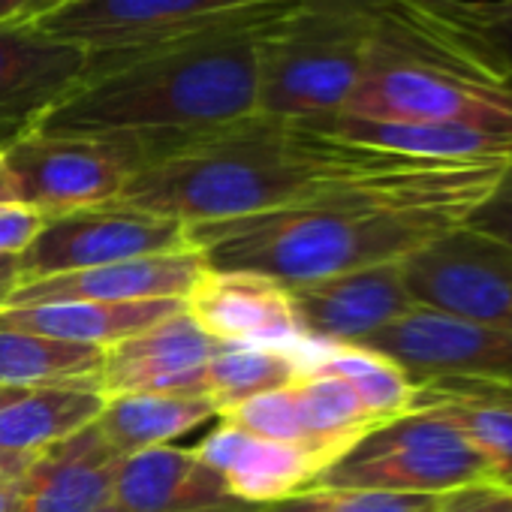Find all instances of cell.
Returning a JSON list of instances; mask_svg holds the SVG:
<instances>
[{
	"instance_id": "8fae6325",
	"label": "cell",
	"mask_w": 512,
	"mask_h": 512,
	"mask_svg": "<svg viewBox=\"0 0 512 512\" xmlns=\"http://www.w3.org/2000/svg\"><path fill=\"white\" fill-rule=\"evenodd\" d=\"M359 347L395 362L410 383L434 377H476L512 386V332L413 308Z\"/></svg>"
},
{
	"instance_id": "d4e9b609",
	"label": "cell",
	"mask_w": 512,
	"mask_h": 512,
	"mask_svg": "<svg viewBox=\"0 0 512 512\" xmlns=\"http://www.w3.org/2000/svg\"><path fill=\"white\" fill-rule=\"evenodd\" d=\"M100 362L103 350L97 347L0 329V386L43 389L67 383H94Z\"/></svg>"
},
{
	"instance_id": "3957f363",
	"label": "cell",
	"mask_w": 512,
	"mask_h": 512,
	"mask_svg": "<svg viewBox=\"0 0 512 512\" xmlns=\"http://www.w3.org/2000/svg\"><path fill=\"white\" fill-rule=\"evenodd\" d=\"M395 157L302 121L253 115L163 154L115 202L187 226L232 220L326 202Z\"/></svg>"
},
{
	"instance_id": "5bb4252c",
	"label": "cell",
	"mask_w": 512,
	"mask_h": 512,
	"mask_svg": "<svg viewBox=\"0 0 512 512\" xmlns=\"http://www.w3.org/2000/svg\"><path fill=\"white\" fill-rule=\"evenodd\" d=\"M184 314L217 344L302 350L290 293L284 284L250 275L205 269L184 296Z\"/></svg>"
},
{
	"instance_id": "836d02e7",
	"label": "cell",
	"mask_w": 512,
	"mask_h": 512,
	"mask_svg": "<svg viewBox=\"0 0 512 512\" xmlns=\"http://www.w3.org/2000/svg\"><path fill=\"white\" fill-rule=\"evenodd\" d=\"M43 452H7L0 449V485H10L19 482L37 461Z\"/></svg>"
},
{
	"instance_id": "277c9868",
	"label": "cell",
	"mask_w": 512,
	"mask_h": 512,
	"mask_svg": "<svg viewBox=\"0 0 512 512\" xmlns=\"http://www.w3.org/2000/svg\"><path fill=\"white\" fill-rule=\"evenodd\" d=\"M341 115L512 139V67L464 0H380L362 79Z\"/></svg>"
},
{
	"instance_id": "7c38bea8",
	"label": "cell",
	"mask_w": 512,
	"mask_h": 512,
	"mask_svg": "<svg viewBox=\"0 0 512 512\" xmlns=\"http://www.w3.org/2000/svg\"><path fill=\"white\" fill-rule=\"evenodd\" d=\"M299 335L320 347H359L416 308L401 263L287 287Z\"/></svg>"
},
{
	"instance_id": "4316f807",
	"label": "cell",
	"mask_w": 512,
	"mask_h": 512,
	"mask_svg": "<svg viewBox=\"0 0 512 512\" xmlns=\"http://www.w3.org/2000/svg\"><path fill=\"white\" fill-rule=\"evenodd\" d=\"M440 503L443 497L311 485L284 500L263 503L256 512H440Z\"/></svg>"
},
{
	"instance_id": "484cf974",
	"label": "cell",
	"mask_w": 512,
	"mask_h": 512,
	"mask_svg": "<svg viewBox=\"0 0 512 512\" xmlns=\"http://www.w3.org/2000/svg\"><path fill=\"white\" fill-rule=\"evenodd\" d=\"M302 350L223 344L205 368V398L214 401L217 419L250 398L287 389L302 374Z\"/></svg>"
},
{
	"instance_id": "f1b7e54d",
	"label": "cell",
	"mask_w": 512,
	"mask_h": 512,
	"mask_svg": "<svg viewBox=\"0 0 512 512\" xmlns=\"http://www.w3.org/2000/svg\"><path fill=\"white\" fill-rule=\"evenodd\" d=\"M464 226L470 232L485 235L512 250V160H509L506 172L500 175L497 187L485 196V202L470 214V220Z\"/></svg>"
},
{
	"instance_id": "8992f818",
	"label": "cell",
	"mask_w": 512,
	"mask_h": 512,
	"mask_svg": "<svg viewBox=\"0 0 512 512\" xmlns=\"http://www.w3.org/2000/svg\"><path fill=\"white\" fill-rule=\"evenodd\" d=\"M314 485L446 497L461 488L494 485V479L482 455L446 416L407 410L359 437L320 470Z\"/></svg>"
},
{
	"instance_id": "9c48e42d",
	"label": "cell",
	"mask_w": 512,
	"mask_h": 512,
	"mask_svg": "<svg viewBox=\"0 0 512 512\" xmlns=\"http://www.w3.org/2000/svg\"><path fill=\"white\" fill-rule=\"evenodd\" d=\"M275 4L287 0H73L37 31L103 58L166 46Z\"/></svg>"
},
{
	"instance_id": "5b68a950",
	"label": "cell",
	"mask_w": 512,
	"mask_h": 512,
	"mask_svg": "<svg viewBox=\"0 0 512 512\" xmlns=\"http://www.w3.org/2000/svg\"><path fill=\"white\" fill-rule=\"evenodd\" d=\"M374 13L377 7H284L260 37L256 115L281 121L341 115L365 70Z\"/></svg>"
},
{
	"instance_id": "74e56055",
	"label": "cell",
	"mask_w": 512,
	"mask_h": 512,
	"mask_svg": "<svg viewBox=\"0 0 512 512\" xmlns=\"http://www.w3.org/2000/svg\"><path fill=\"white\" fill-rule=\"evenodd\" d=\"M22 479L19 482H10V485H0V512H13L16 509L19 494H22Z\"/></svg>"
},
{
	"instance_id": "9a60e30c",
	"label": "cell",
	"mask_w": 512,
	"mask_h": 512,
	"mask_svg": "<svg viewBox=\"0 0 512 512\" xmlns=\"http://www.w3.org/2000/svg\"><path fill=\"white\" fill-rule=\"evenodd\" d=\"M223 344L211 341L184 311L103 350L94 377L109 401L118 395H205V368Z\"/></svg>"
},
{
	"instance_id": "83f0119b",
	"label": "cell",
	"mask_w": 512,
	"mask_h": 512,
	"mask_svg": "<svg viewBox=\"0 0 512 512\" xmlns=\"http://www.w3.org/2000/svg\"><path fill=\"white\" fill-rule=\"evenodd\" d=\"M220 422H229V425H235L253 437L296 446V449L314 455L326 470V461L311 449V440H308V431H305V422H302V413H299V404H296V395L290 386L269 392V395H260V398H250V401L226 410L220 416Z\"/></svg>"
},
{
	"instance_id": "ba28073f",
	"label": "cell",
	"mask_w": 512,
	"mask_h": 512,
	"mask_svg": "<svg viewBox=\"0 0 512 512\" xmlns=\"http://www.w3.org/2000/svg\"><path fill=\"white\" fill-rule=\"evenodd\" d=\"M190 247L193 244L187 235V223L154 211L106 202L46 217L37 238L19 256L22 284L82 269L145 260V256L160 253H178Z\"/></svg>"
},
{
	"instance_id": "603a6c76",
	"label": "cell",
	"mask_w": 512,
	"mask_h": 512,
	"mask_svg": "<svg viewBox=\"0 0 512 512\" xmlns=\"http://www.w3.org/2000/svg\"><path fill=\"white\" fill-rule=\"evenodd\" d=\"M217 416V407L205 395H118L109 398L94 422L103 443L118 455L130 458L145 449L169 446L175 437Z\"/></svg>"
},
{
	"instance_id": "e575fe53",
	"label": "cell",
	"mask_w": 512,
	"mask_h": 512,
	"mask_svg": "<svg viewBox=\"0 0 512 512\" xmlns=\"http://www.w3.org/2000/svg\"><path fill=\"white\" fill-rule=\"evenodd\" d=\"M22 284V263L19 256L0 253V308H7L10 296L16 293V287Z\"/></svg>"
},
{
	"instance_id": "f546056e",
	"label": "cell",
	"mask_w": 512,
	"mask_h": 512,
	"mask_svg": "<svg viewBox=\"0 0 512 512\" xmlns=\"http://www.w3.org/2000/svg\"><path fill=\"white\" fill-rule=\"evenodd\" d=\"M464 13L512 67V0H464Z\"/></svg>"
},
{
	"instance_id": "d6986e66",
	"label": "cell",
	"mask_w": 512,
	"mask_h": 512,
	"mask_svg": "<svg viewBox=\"0 0 512 512\" xmlns=\"http://www.w3.org/2000/svg\"><path fill=\"white\" fill-rule=\"evenodd\" d=\"M121 458L88 425L73 440L49 449L25 473L13 512H97L112 503Z\"/></svg>"
},
{
	"instance_id": "7a4b0ae2",
	"label": "cell",
	"mask_w": 512,
	"mask_h": 512,
	"mask_svg": "<svg viewBox=\"0 0 512 512\" xmlns=\"http://www.w3.org/2000/svg\"><path fill=\"white\" fill-rule=\"evenodd\" d=\"M284 7L290 4L166 46L91 58L85 79L46 115L37 133L136 139L154 163L190 139L253 118L260 37Z\"/></svg>"
},
{
	"instance_id": "d6a6232c",
	"label": "cell",
	"mask_w": 512,
	"mask_h": 512,
	"mask_svg": "<svg viewBox=\"0 0 512 512\" xmlns=\"http://www.w3.org/2000/svg\"><path fill=\"white\" fill-rule=\"evenodd\" d=\"M73 0H0V25L4 28H37L49 16L70 7Z\"/></svg>"
},
{
	"instance_id": "ffe728a7",
	"label": "cell",
	"mask_w": 512,
	"mask_h": 512,
	"mask_svg": "<svg viewBox=\"0 0 512 512\" xmlns=\"http://www.w3.org/2000/svg\"><path fill=\"white\" fill-rule=\"evenodd\" d=\"M410 410L446 416L482 455L494 485L512 491V386L476 377H434L413 383Z\"/></svg>"
},
{
	"instance_id": "e0dca14e",
	"label": "cell",
	"mask_w": 512,
	"mask_h": 512,
	"mask_svg": "<svg viewBox=\"0 0 512 512\" xmlns=\"http://www.w3.org/2000/svg\"><path fill=\"white\" fill-rule=\"evenodd\" d=\"M112 503L124 512H256L229 494L226 482L193 449L157 446L121 458Z\"/></svg>"
},
{
	"instance_id": "f35d334b",
	"label": "cell",
	"mask_w": 512,
	"mask_h": 512,
	"mask_svg": "<svg viewBox=\"0 0 512 512\" xmlns=\"http://www.w3.org/2000/svg\"><path fill=\"white\" fill-rule=\"evenodd\" d=\"M28 389H13V386H0V407H7L10 401H16V398H22Z\"/></svg>"
},
{
	"instance_id": "4fadbf2b",
	"label": "cell",
	"mask_w": 512,
	"mask_h": 512,
	"mask_svg": "<svg viewBox=\"0 0 512 512\" xmlns=\"http://www.w3.org/2000/svg\"><path fill=\"white\" fill-rule=\"evenodd\" d=\"M91 55L37 28L0 25V151L37 133L46 115L85 79Z\"/></svg>"
},
{
	"instance_id": "44dd1931",
	"label": "cell",
	"mask_w": 512,
	"mask_h": 512,
	"mask_svg": "<svg viewBox=\"0 0 512 512\" xmlns=\"http://www.w3.org/2000/svg\"><path fill=\"white\" fill-rule=\"evenodd\" d=\"M184 311V299L154 302H61V305H25L0 308V329L31 332L67 344H85L109 350L166 317Z\"/></svg>"
},
{
	"instance_id": "4dcf8cb0",
	"label": "cell",
	"mask_w": 512,
	"mask_h": 512,
	"mask_svg": "<svg viewBox=\"0 0 512 512\" xmlns=\"http://www.w3.org/2000/svg\"><path fill=\"white\" fill-rule=\"evenodd\" d=\"M43 223H46V217L31 205L0 208V253L22 256L28 250V244L37 238V232L43 229Z\"/></svg>"
},
{
	"instance_id": "d590c367",
	"label": "cell",
	"mask_w": 512,
	"mask_h": 512,
	"mask_svg": "<svg viewBox=\"0 0 512 512\" xmlns=\"http://www.w3.org/2000/svg\"><path fill=\"white\" fill-rule=\"evenodd\" d=\"M7 205H25L22 202V190H19V181L4 157V151H0V208H7Z\"/></svg>"
},
{
	"instance_id": "cb8c5ba5",
	"label": "cell",
	"mask_w": 512,
	"mask_h": 512,
	"mask_svg": "<svg viewBox=\"0 0 512 512\" xmlns=\"http://www.w3.org/2000/svg\"><path fill=\"white\" fill-rule=\"evenodd\" d=\"M302 374L338 377L344 380L368 407V413L380 422H389L410 410L413 383L410 377L380 353L365 347H320L305 344L302 350Z\"/></svg>"
},
{
	"instance_id": "2e32d148",
	"label": "cell",
	"mask_w": 512,
	"mask_h": 512,
	"mask_svg": "<svg viewBox=\"0 0 512 512\" xmlns=\"http://www.w3.org/2000/svg\"><path fill=\"white\" fill-rule=\"evenodd\" d=\"M208 269L196 247L178 253L145 256V260L82 269L19 284L7 308L61 305V302H154L184 299L199 275Z\"/></svg>"
},
{
	"instance_id": "52a82bcc",
	"label": "cell",
	"mask_w": 512,
	"mask_h": 512,
	"mask_svg": "<svg viewBox=\"0 0 512 512\" xmlns=\"http://www.w3.org/2000/svg\"><path fill=\"white\" fill-rule=\"evenodd\" d=\"M22 202L43 217L115 202L151 163L142 142L124 136L31 133L4 151Z\"/></svg>"
},
{
	"instance_id": "7402d4cb",
	"label": "cell",
	"mask_w": 512,
	"mask_h": 512,
	"mask_svg": "<svg viewBox=\"0 0 512 512\" xmlns=\"http://www.w3.org/2000/svg\"><path fill=\"white\" fill-rule=\"evenodd\" d=\"M106 398L94 383H67L28 389L0 407V449L49 452L97 422Z\"/></svg>"
},
{
	"instance_id": "8d00e7d4",
	"label": "cell",
	"mask_w": 512,
	"mask_h": 512,
	"mask_svg": "<svg viewBox=\"0 0 512 512\" xmlns=\"http://www.w3.org/2000/svg\"><path fill=\"white\" fill-rule=\"evenodd\" d=\"M287 4H296V7H368V10H374L380 0H287Z\"/></svg>"
},
{
	"instance_id": "ab89813d",
	"label": "cell",
	"mask_w": 512,
	"mask_h": 512,
	"mask_svg": "<svg viewBox=\"0 0 512 512\" xmlns=\"http://www.w3.org/2000/svg\"><path fill=\"white\" fill-rule=\"evenodd\" d=\"M97 512H124V509H121L118 503H106V506H100Z\"/></svg>"
},
{
	"instance_id": "30bf717a",
	"label": "cell",
	"mask_w": 512,
	"mask_h": 512,
	"mask_svg": "<svg viewBox=\"0 0 512 512\" xmlns=\"http://www.w3.org/2000/svg\"><path fill=\"white\" fill-rule=\"evenodd\" d=\"M419 308L512 332V250L467 226L401 263Z\"/></svg>"
},
{
	"instance_id": "1f68e13d",
	"label": "cell",
	"mask_w": 512,
	"mask_h": 512,
	"mask_svg": "<svg viewBox=\"0 0 512 512\" xmlns=\"http://www.w3.org/2000/svg\"><path fill=\"white\" fill-rule=\"evenodd\" d=\"M440 512H512V491L500 485H476L446 494Z\"/></svg>"
},
{
	"instance_id": "6da1fadb",
	"label": "cell",
	"mask_w": 512,
	"mask_h": 512,
	"mask_svg": "<svg viewBox=\"0 0 512 512\" xmlns=\"http://www.w3.org/2000/svg\"><path fill=\"white\" fill-rule=\"evenodd\" d=\"M509 160L398 154L383 172L326 202L190 223L187 235L208 269L263 275L284 287L395 266L461 229L497 187Z\"/></svg>"
},
{
	"instance_id": "ac0fdd59",
	"label": "cell",
	"mask_w": 512,
	"mask_h": 512,
	"mask_svg": "<svg viewBox=\"0 0 512 512\" xmlns=\"http://www.w3.org/2000/svg\"><path fill=\"white\" fill-rule=\"evenodd\" d=\"M196 458L208 464L244 503H275L296 491H305L320 476L323 464L287 443L253 437L229 422H220L199 446Z\"/></svg>"
}]
</instances>
